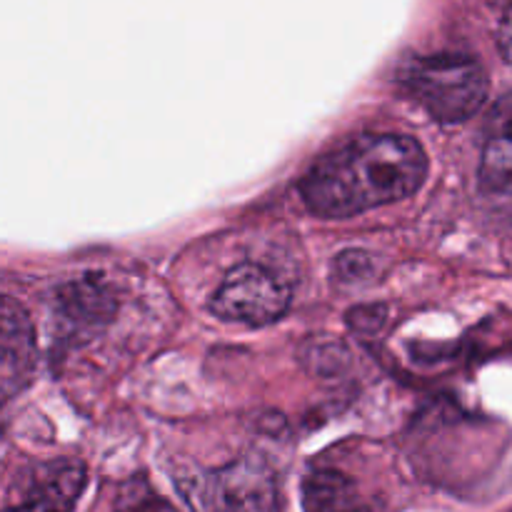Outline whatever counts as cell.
<instances>
[{
    "mask_svg": "<svg viewBox=\"0 0 512 512\" xmlns=\"http://www.w3.org/2000/svg\"><path fill=\"white\" fill-rule=\"evenodd\" d=\"M60 308L70 320H78V323L108 320V315L113 313L110 295L98 283H90V280L68 285L60 293Z\"/></svg>",
    "mask_w": 512,
    "mask_h": 512,
    "instance_id": "9c48e42d",
    "label": "cell"
},
{
    "mask_svg": "<svg viewBox=\"0 0 512 512\" xmlns=\"http://www.w3.org/2000/svg\"><path fill=\"white\" fill-rule=\"evenodd\" d=\"M290 308V288L258 263H243L228 273L213 300L210 310L218 318L243 325H270Z\"/></svg>",
    "mask_w": 512,
    "mask_h": 512,
    "instance_id": "277c9868",
    "label": "cell"
},
{
    "mask_svg": "<svg viewBox=\"0 0 512 512\" xmlns=\"http://www.w3.org/2000/svg\"><path fill=\"white\" fill-rule=\"evenodd\" d=\"M120 512H175V508L160 498H145V500H138V503L128 505V508H123Z\"/></svg>",
    "mask_w": 512,
    "mask_h": 512,
    "instance_id": "7c38bea8",
    "label": "cell"
},
{
    "mask_svg": "<svg viewBox=\"0 0 512 512\" xmlns=\"http://www.w3.org/2000/svg\"><path fill=\"white\" fill-rule=\"evenodd\" d=\"M480 185L493 195H512V95L500 98L488 115Z\"/></svg>",
    "mask_w": 512,
    "mask_h": 512,
    "instance_id": "8992f818",
    "label": "cell"
},
{
    "mask_svg": "<svg viewBox=\"0 0 512 512\" xmlns=\"http://www.w3.org/2000/svg\"><path fill=\"white\" fill-rule=\"evenodd\" d=\"M370 258L365 253H343L338 258L340 280H358L360 273H368Z\"/></svg>",
    "mask_w": 512,
    "mask_h": 512,
    "instance_id": "30bf717a",
    "label": "cell"
},
{
    "mask_svg": "<svg viewBox=\"0 0 512 512\" xmlns=\"http://www.w3.org/2000/svg\"><path fill=\"white\" fill-rule=\"evenodd\" d=\"M85 488V470L80 463L65 460V463L50 465L48 473L35 483V488L3 512H73L80 493Z\"/></svg>",
    "mask_w": 512,
    "mask_h": 512,
    "instance_id": "52a82bcc",
    "label": "cell"
},
{
    "mask_svg": "<svg viewBox=\"0 0 512 512\" xmlns=\"http://www.w3.org/2000/svg\"><path fill=\"white\" fill-rule=\"evenodd\" d=\"M428 175L423 145L408 135H360L320 158L300 183L318 218H350L413 195Z\"/></svg>",
    "mask_w": 512,
    "mask_h": 512,
    "instance_id": "6da1fadb",
    "label": "cell"
},
{
    "mask_svg": "<svg viewBox=\"0 0 512 512\" xmlns=\"http://www.w3.org/2000/svg\"><path fill=\"white\" fill-rule=\"evenodd\" d=\"M403 83L415 103L440 123H463L473 118L488 98V75L483 65L463 53L413 58L405 65Z\"/></svg>",
    "mask_w": 512,
    "mask_h": 512,
    "instance_id": "7a4b0ae2",
    "label": "cell"
},
{
    "mask_svg": "<svg viewBox=\"0 0 512 512\" xmlns=\"http://www.w3.org/2000/svg\"><path fill=\"white\" fill-rule=\"evenodd\" d=\"M193 512H273L278 483L263 460L243 458L180 485Z\"/></svg>",
    "mask_w": 512,
    "mask_h": 512,
    "instance_id": "3957f363",
    "label": "cell"
},
{
    "mask_svg": "<svg viewBox=\"0 0 512 512\" xmlns=\"http://www.w3.org/2000/svg\"><path fill=\"white\" fill-rule=\"evenodd\" d=\"M498 45H500V53H503L505 63H508L512 68V8L505 10L503 20H500Z\"/></svg>",
    "mask_w": 512,
    "mask_h": 512,
    "instance_id": "8fae6325",
    "label": "cell"
},
{
    "mask_svg": "<svg viewBox=\"0 0 512 512\" xmlns=\"http://www.w3.org/2000/svg\"><path fill=\"white\" fill-rule=\"evenodd\" d=\"M305 512H380L358 485L335 470H315L303 480Z\"/></svg>",
    "mask_w": 512,
    "mask_h": 512,
    "instance_id": "ba28073f",
    "label": "cell"
},
{
    "mask_svg": "<svg viewBox=\"0 0 512 512\" xmlns=\"http://www.w3.org/2000/svg\"><path fill=\"white\" fill-rule=\"evenodd\" d=\"M33 355L35 340L28 315L13 300L0 298V400L28 380Z\"/></svg>",
    "mask_w": 512,
    "mask_h": 512,
    "instance_id": "5b68a950",
    "label": "cell"
}]
</instances>
